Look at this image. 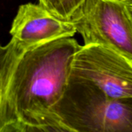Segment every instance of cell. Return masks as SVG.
<instances>
[{"label":"cell","instance_id":"cell-8","mask_svg":"<svg viewBox=\"0 0 132 132\" xmlns=\"http://www.w3.org/2000/svg\"><path fill=\"white\" fill-rule=\"evenodd\" d=\"M85 0H76V4H77V6H78V8L80 6H81V5L82 4V3L85 1Z\"/></svg>","mask_w":132,"mask_h":132},{"label":"cell","instance_id":"cell-9","mask_svg":"<svg viewBox=\"0 0 132 132\" xmlns=\"http://www.w3.org/2000/svg\"><path fill=\"white\" fill-rule=\"evenodd\" d=\"M107 1H116V2H126V1H129V0H107Z\"/></svg>","mask_w":132,"mask_h":132},{"label":"cell","instance_id":"cell-6","mask_svg":"<svg viewBox=\"0 0 132 132\" xmlns=\"http://www.w3.org/2000/svg\"><path fill=\"white\" fill-rule=\"evenodd\" d=\"M39 3L63 20H69L78 9L76 0H39Z\"/></svg>","mask_w":132,"mask_h":132},{"label":"cell","instance_id":"cell-3","mask_svg":"<svg viewBox=\"0 0 132 132\" xmlns=\"http://www.w3.org/2000/svg\"><path fill=\"white\" fill-rule=\"evenodd\" d=\"M69 21L85 45L105 46L132 62V19L125 2L85 0Z\"/></svg>","mask_w":132,"mask_h":132},{"label":"cell","instance_id":"cell-1","mask_svg":"<svg viewBox=\"0 0 132 132\" xmlns=\"http://www.w3.org/2000/svg\"><path fill=\"white\" fill-rule=\"evenodd\" d=\"M81 45L72 37L0 48V132H70L54 107L64 95Z\"/></svg>","mask_w":132,"mask_h":132},{"label":"cell","instance_id":"cell-4","mask_svg":"<svg viewBox=\"0 0 132 132\" xmlns=\"http://www.w3.org/2000/svg\"><path fill=\"white\" fill-rule=\"evenodd\" d=\"M71 76L89 81L110 97H132V62L105 46H81Z\"/></svg>","mask_w":132,"mask_h":132},{"label":"cell","instance_id":"cell-2","mask_svg":"<svg viewBox=\"0 0 132 132\" xmlns=\"http://www.w3.org/2000/svg\"><path fill=\"white\" fill-rule=\"evenodd\" d=\"M54 112L70 132H132V97H110L73 76Z\"/></svg>","mask_w":132,"mask_h":132},{"label":"cell","instance_id":"cell-7","mask_svg":"<svg viewBox=\"0 0 132 132\" xmlns=\"http://www.w3.org/2000/svg\"><path fill=\"white\" fill-rule=\"evenodd\" d=\"M125 3V4H126V7H127L129 13H130L132 19V0H129V1H126V2Z\"/></svg>","mask_w":132,"mask_h":132},{"label":"cell","instance_id":"cell-5","mask_svg":"<svg viewBox=\"0 0 132 132\" xmlns=\"http://www.w3.org/2000/svg\"><path fill=\"white\" fill-rule=\"evenodd\" d=\"M76 32L70 21L59 19L39 3H31L19 6L10 30L11 39L24 47L73 37Z\"/></svg>","mask_w":132,"mask_h":132}]
</instances>
